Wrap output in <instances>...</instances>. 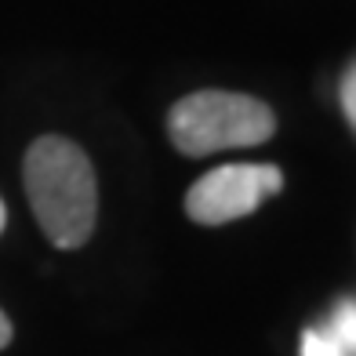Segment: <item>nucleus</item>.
I'll return each mask as SVG.
<instances>
[{
    "label": "nucleus",
    "instance_id": "7",
    "mask_svg": "<svg viewBox=\"0 0 356 356\" xmlns=\"http://www.w3.org/2000/svg\"><path fill=\"white\" fill-rule=\"evenodd\" d=\"M8 342H11V323H8L4 313H0V349H4Z\"/></svg>",
    "mask_w": 356,
    "mask_h": 356
},
{
    "label": "nucleus",
    "instance_id": "6",
    "mask_svg": "<svg viewBox=\"0 0 356 356\" xmlns=\"http://www.w3.org/2000/svg\"><path fill=\"white\" fill-rule=\"evenodd\" d=\"M342 113H346V124H356V70L349 66L342 76Z\"/></svg>",
    "mask_w": 356,
    "mask_h": 356
},
{
    "label": "nucleus",
    "instance_id": "1",
    "mask_svg": "<svg viewBox=\"0 0 356 356\" xmlns=\"http://www.w3.org/2000/svg\"><path fill=\"white\" fill-rule=\"evenodd\" d=\"M26 197L55 248L88 244L99 215V182L88 153L62 135H44L26 153Z\"/></svg>",
    "mask_w": 356,
    "mask_h": 356
},
{
    "label": "nucleus",
    "instance_id": "5",
    "mask_svg": "<svg viewBox=\"0 0 356 356\" xmlns=\"http://www.w3.org/2000/svg\"><path fill=\"white\" fill-rule=\"evenodd\" d=\"M302 356H346V349L338 346V338L327 331V323L302 331Z\"/></svg>",
    "mask_w": 356,
    "mask_h": 356
},
{
    "label": "nucleus",
    "instance_id": "8",
    "mask_svg": "<svg viewBox=\"0 0 356 356\" xmlns=\"http://www.w3.org/2000/svg\"><path fill=\"white\" fill-rule=\"evenodd\" d=\"M0 233H4V204H0Z\"/></svg>",
    "mask_w": 356,
    "mask_h": 356
},
{
    "label": "nucleus",
    "instance_id": "3",
    "mask_svg": "<svg viewBox=\"0 0 356 356\" xmlns=\"http://www.w3.org/2000/svg\"><path fill=\"white\" fill-rule=\"evenodd\" d=\"M284 189L277 164H222L189 186L186 211L200 225H225L251 215L258 204Z\"/></svg>",
    "mask_w": 356,
    "mask_h": 356
},
{
    "label": "nucleus",
    "instance_id": "2",
    "mask_svg": "<svg viewBox=\"0 0 356 356\" xmlns=\"http://www.w3.org/2000/svg\"><path fill=\"white\" fill-rule=\"evenodd\" d=\"M277 131V117L266 102L236 91H197L168 113V135L178 153L207 156L222 149L262 145Z\"/></svg>",
    "mask_w": 356,
    "mask_h": 356
},
{
    "label": "nucleus",
    "instance_id": "4",
    "mask_svg": "<svg viewBox=\"0 0 356 356\" xmlns=\"http://www.w3.org/2000/svg\"><path fill=\"white\" fill-rule=\"evenodd\" d=\"M327 331L338 338V346L346 349V356H353V353H356V305H353L349 298H346V302L331 313Z\"/></svg>",
    "mask_w": 356,
    "mask_h": 356
}]
</instances>
